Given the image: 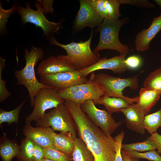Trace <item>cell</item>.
Here are the masks:
<instances>
[{
	"instance_id": "6da1fadb",
	"label": "cell",
	"mask_w": 161,
	"mask_h": 161,
	"mask_svg": "<svg viewBox=\"0 0 161 161\" xmlns=\"http://www.w3.org/2000/svg\"><path fill=\"white\" fill-rule=\"evenodd\" d=\"M64 104L70 113L79 137L85 142L95 161H115L116 143L111 135L106 134L94 124L80 106L71 100Z\"/></svg>"
},
{
	"instance_id": "7a4b0ae2",
	"label": "cell",
	"mask_w": 161,
	"mask_h": 161,
	"mask_svg": "<svg viewBox=\"0 0 161 161\" xmlns=\"http://www.w3.org/2000/svg\"><path fill=\"white\" fill-rule=\"evenodd\" d=\"M24 52L25 66L20 70H15L14 75L17 79V84L23 85L27 88L30 98V105L34 107L37 93L41 89L48 87L38 80L35 70V66L38 61L43 58L44 53L40 47L33 46L31 47L30 51L25 49Z\"/></svg>"
},
{
	"instance_id": "3957f363",
	"label": "cell",
	"mask_w": 161,
	"mask_h": 161,
	"mask_svg": "<svg viewBox=\"0 0 161 161\" xmlns=\"http://www.w3.org/2000/svg\"><path fill=\"white\" fill-rule=\"evenodd\" d=\"M93 34L92 30L87 40L78 42L72 41L66 44L59 43L53 35L49 40V43L50 45L58 46L64 49L76 70H80L93 65L100 59L99 52L92 51L90 48Z\"/></svg>"
},
{
	"instance_id": "277c9868",
	"label": "cell",
	"mask_w": 161,
	"mask_h": 161,
	"mask_svg": "<svg viewBox=\"0 0 161 161\" xmlns=\"http://www.w3.org/2000/svg\"><path fill=\"white\" fill-rule=\"evenodd\" d=\"M128 18H123L117 20L104 19L97 30L100 34L99 42L93 51L106 49L116 50L120 55H126L129 51V47L122 44L119 39L120 29L128 22Z\"/></svg>"
},
{
	"instance_id": "5b68a950",
	"label": "cell",
	"mask_w": 161,
	"mask_h": 161,
	"mask_svg": "<svg viewBox=\"0 0 161 161\" xmlns=\"http://www.w3.org/2000/svg\"><path fill=\"white\" fill-rule=\"evenodd\" d=\"M17 4V2L16 11L20 16L21 24L24 25L27 23H30L41 28L47 39L49 40L54 33L58 32L61 28L64 20L61 19L58 23L48 20L44 16L41 4L38 0L35 4L36 10L31 8L28 1L24 4L25 8Z\"/></svg>"
},
{
	"instance_id": "8992f818",
	"label": "cell",
	"mask_w": 161,
	"mask_h": 161,
	"mask_svg": "<svg viewBox=\"0 0 161 161\" xmlns=\"http://www.w3.org/2000/svg\"><path fill=\"white\" fill-rule=\"evenodd\" d=\"M95 75L92 72L86 83L58 90V92L64 101L71 100L80 106L87 101L97 100L104 93L95 80Z\"/></svg>"
},
{
	"instance_id": "52a82bcc",
	"label": "cell",
	"mask_w": 161,
	"mask_h": 161,
	"mask_svg": "<svg viewBox=\"0 0 161 161\" xmlns=\"http://www.w3.org/2000/svg\"><path fill=\"white\" fill-rule=\"evenodd\" d=\"M35 122L36 126H50L54 131L70 133L76 136L77 131L75 122L64 103L45 113Z\"/></svg>"
},
{
	"instance_id": "ba28073f",
	"label": "cell",
	"mask_w": 161,
	"mask_h": 161,
	"mask_svg": "<svg viewBox=\"0 0 161 161\" xmlns=\"http://www.w3.org/2000/svg\"><path fill=\"white\" fill-rule=\"evenodd\" d=\"M95 80L102 89L104 96L126 98L123 91L127 87L136 90L139 87V79L137 76L122 78L114 77L103 73L95 75Z\"/></svg>"
},
{
	"instance_id": "9c48e42d",
	"label": "cell",
	"mask_w": 161,
	"mask_h": 161,
	"mask_svg": "<svg viewBox=\"0 0 161 161\" xmlns=\"http://www.w3.org/2000/svg\"><path fill=\"white\" fill-rule=\"evenodd\" d=\"M64 102L57 89L49 87L41 89L35 97L33 110L26 118L25 123L36 122L43 116L46 110L56 107Z\"/></svg>"
},
{
	"instance_id": "30bf717a",
	"label": "cell",
	"mask_w": 161,
	"mask_h": 161,
	"mask_svg": "<svg viewBox=\"0 0 161 161\" xmlns=\"http://www.w3.org/2000/svg\"><path fill=\"white\" fill-rule=\"evenodd\" d=\"M80 106L90 120L106 135H111L123 122H116L108 111L97 108L93 100L87 101Z\"/></svg>"
},
{
	"instance_id": "8fae6325",
	"label": "cell",
	"mask_w": 161,
	"mask_h": 161,
	"mask_svg": "<svg viewBox=\"0 0 161 161\" xmlns=\"http://www.w3.org/2000/svg\"><path fill=\"white\" fill-rule=\"evenodd\" d=\"M39 76L41 83L48 87L58 90L86 83L88 80L81 72L77 70Z\"/></svg>"
},
{
	"instance_id": "7c38bea8",
	"label": "cell",
	"mask_w": 161,
	"mask_h": 161,
	"mask_svg": "<svg viewBox=\"0 0 161 161\" xmlns=\"http://www.w3.org/2000/svg\"><path fill=\"white\" fill-rule=\"evenodd\" d=\"M80 8L73 25V32L76 33L86 27H98L103 19L95 10L92 0H80Z\"/></svg>"
},
{
	"instance_id": "4fadbf2b",
	"label": "cell",
	"mask_w": 161,
	"mask_h": 161,
	"mask_svg": "<svg viewBox=\"0 0 161 161\" xmlns=\"http://www.w3.org/2000/svg\"><path fill=\"white\" fill-rule=\"evenodd\" d=\"M76 70L67 55L53 56L42 61L38 64L37 73L40 75H52Z\"/></svg>"
},
{
	"instance_id": "5bb4252c",
	"label": "cell",
	"mask_w": 161,
	"mask_h": 161,
	"mask_svg": "<svg viewBox=\"0 0 161 161\" xmlns=\"http://www.w3.org/2000/svg\"><path fill=\"white\" fill-rule=\"evenodd\" d=\"M23 134L27 138L44 148H53V141L55 134L52 128L32 126L30 123H25L23 128Z\"/></svg>"
},
{
	"instance_id": "9a60e30c",
	"label": "cell",
	"mask_w": 161,
	"mask_h": 161,
	"mask_svg": "<svg viewBox=\"0 0 161 161\" xmlns=\"http://www.w3.org/2000/svg\"><path fill=\"white\" fill-rule=\"evenodd\" d=\"M126 56L120 55L109 58L105 57L93 65L79 71L86 77L95 71L103 69L110 70L115 74L122 73L129 70L124 62Z\"/></svg>"
},
{
	"instance_id": "2e32d148",
	"label": "cell",
	"mask_w": 161,
	"mask_h": 161,
	"mask_svg": "<svg viewBox=\"0 0 161 161\" xmlns=\"http://www.w3.org/2000/svg\"><path fill=\"white\" fill-rule=\"evenodd\" d=\"M161 30V13L154 17L149 27L137 33L134 41L135 49L138 52H143L148 50L151 41Z\"/></svg>"
},
{
	"instance_id": "e0dca14e",
	"label": "cell",
	"mask_w": 161,
	"mask_h": 161,
	"mask_svg": "<svg viewBox=\"0 0 161 161\" xmlns=\"http://www.w3.org/2000/svg\"><path fill=\"white\" fill-rule=\"evenodd\" d=\"M125 117L126 126L130 130L142 135L145 133L144 121L146 115L136 103L121 110Z\"/></svg>"
},
{
	"instance_id": "ac0fdd59",
	"label": "cell",
	"mask_w": 161,
	"mask_h": 161,
	"mask_svg": "<svg viewBox=\"0 0 161 161\" xmlns=\"http://www.w3.org/2000/svg\"><path fill=\"white\" fill-rule=\"evenodd\" d=\"M137 97L126 98L108 97L102 96L97 100L93 101L95 104L103 105L107 111L110 114L120 112L123 109L128 107L136 102Z\"/></svg>"
},
{
	"instance_id": "d6986e66",
	"label": "cell",
	"mask_w": 161,
	"mask_h": 161,
	"mask_svg": "<svg viewBox=\"0 0 161 161\" xmlns=\"http://www.w3.org/2000/svg\"><path fill=\"white\" fill-rule=\"evenodd\" d=\"M94 7L104 19L117 20L121 16L120 12V5L118 0H92Z\"/></svg>"
},
{
	"instance_id": "ffe728a7",
	"label": "cell",
	"mask_w": 161,
	"mask_h": 161,
	"mask_svg": "<svg viewBox=\"0 0 161 161\" xmlns=\"http://www.w3.org/2000/svg\"><path fill=\"white\" fill-rule=\"evenodd\" d=\"M161 95V92L157 90L142 87L136 103L146 115L157 102Z\"/></svg>"
},
{
	"instance_id": "44dd1931",
	"label": "cell",
	"mask_w": 161,
	"mask_h": 161,
	"mask_svg": "<svg viewBox=\"0 0 161 161\" xmlns=\"http://www.w3.org/2000/svg\"><path fill=\"white\" fill-rule=\"evenodd\" d=\"M76 137L70 133L61 132L58 134L55 133L53 141V149L72 157Z\"/></svg>"
},
{
	"instance_id": "7402d4cb",
	"label": "cell",
	"mask_w": 161,
	"mask_h": 161,
	"mask_svg": "<svg viewBox=\"0 0 161 161\" xmlns=\"http://www.w3.org/2000/svg\"><path fill=\"white\" fill-rule=\"evenodd\" d=\"M20 145L15 140L8 138L6 134L0 138V156L1 161H11L17 156L19 151Z\"/></svg>"
},
{
	"instance_id": "603a6c76",
	"label": "cell",
	"mask_w": 161,
	"mask_h": 161,
	"mask_svg": "<svg viewBox=\"0 0 161 161\" xmlns=\"http://www.w3.org/2000/svg\"><path fill=\"white\" fill-rule=\"evenodd\" d=\"M72 157L74 161H95L94 156L81 138L76 137Z\"/></svg>"
},
{
	"instance_id": "cb8c5ba5",
	"label": "cell",
	"mask_w": 161,
	"mask_h": 161,
	"mask_svg": "<svg viewBox=\"0 0 161 161\" xmlns=\"http://www.w3.org/2000/svg\"><path fill=\"white\" fill-rule=\"evenodd\" d=\"M33 142L25 137L20 142L19 152L16 157L17 161H33Z\"/></svg>"
},
{
	"instance_id": "d4e9b609",
	"label": "cell",
	"mask_w": 161,
	"mask_h": 161,
	"mask_svg": "<svg viewBox=\"0 0 161 161\" xmlns=\"http://www.w3.org/2000/svg\"><path fill=\"white\" fill-rule=\"evenodd\" d=\"M121 148L126 151H134L142 152L155 150L157 148L155 143L149 137L142 142L122 144Z\"/></svg>"
},
{
	"instance_id": "484cf974",
	"label": "cell",
	"mask_w": 161,
	"mask_h": 161,
	"mask_svg": "<svg viewBox=\"0 0 161 161\" xmlns=\"http://www.w3.org/2000/svg\"><path fill=\"white\" fill-rule=\"evenodd\" d=\"M144 125L145 129L151 134L157 132V129L161 127V107L155 112L146 115Z\"/></svg>"
},
{
	"instance_id": "4316f807",
	"label": "cell",
	"mask_w": 161,
	"mask_h": 161,
	"mask_svg": "<svg viewBox=\"0 0 161 161\" xmlns=\"http://www.w3.org/2000/svg\"><path fill=\"white\" fill-rule=\"evenodd\" d=\"M26 99L23 101L18 106L10 111H7L0 109V124L7 123L9 124L13 123H18L19 116L20 111L26 102Z\"/></svg>"
},
{
	"instance_id": "83f0119b",
	"label": "cell",
	"mask_w": 161,
	"mask_h": 161,
	"mask_svg": "<svg viewBox=\"0 0 161 161\" xmlns=\"http://www.w3.org/2000/svg\"><path fill=\"white\" fill-rule=\"evenodd\" d=\"M143 87L161 92V67L150 73L144 80Z\"/></svg>"
},
{
	"instance_id": "f1b7e54d",
	"label": "cell",
	"mask_w": 161,
	"mask_h": 161,
	"mask_svg": "<svg viewBox=\"0 0 161 161\" xmlns=\"http://www.w3.org/2000/svg\"><path fill=\"white\" fill-rule=\"evenodd\" d=\"M44 158L55 161H74L69 155L52 148H44Z\"/></svg>"
},
{
	"instance_id": "f546056e",
	"label": "cell",
	"mask_w": 161,
	"mask_h": 161,
	"mask_svg": "<svg viewBox=\"0 0 161 161\" xmlns=\"http://www.w3.org/2000/svg\"><path fill=\"white\" fill-rule=\"evenodd\" d=\"M131 157L139 160L145 159L150 161H161V156L155 150L141 153L134 151H126Z\"/></svg>"
},
{
	"instance_id": "4dcf8cb0",
	"label": "cell",
	"mask_w": 161,
	"mask_h": 161,
	"mask_svg": "<svg viewBox=\"0 0 161 161\" xmlns=\"http://www.w3.org/2000/svg\"><path fill=\"white\" fill-rule=\"evenodd\" d=\"M17 2L14 3L11 8L8 10H4L2 7V4L0 5V32L2 34L6 31V23L7 19L10 15L16 11Z\"/></svg>"
},
{
	"instance_id": "1f68e13d",
	"label": "cell",
	"mask_w": 161,
	"mask_h": 161,
	"mask_svg": "<svg viewBox=\"0 0 161 161\" xmlns=\"http://www.w3.org/2000/svg\"><path fill=\"white\" fill-rule=\"evenodd\" d=\"M5 59L0 57V102L2 103L7 99L11 95V93L6 87L7 82L2 79V73L5 67Z\"/></svg>"
},
{
	"instance_id": "d6a6232c",
	"label": "cell",
	"mask_w": 161,
	"mask_h": 161,
	"mask_svg": "<svg viewBox=\"0 0 161 161\" xmlns=\"http://www.w3.org/2000/svg\"><path fill=\"white\" fill-rule=\"evenodd\" d=\"M121 4H128L145 8H153L155 5L147 0H118Z\"/></svg>"
},
{
	"instance_id": "836d02e7",
	"label": "cell",
	"mask_w": 161,
	"mask_h": 161,
	"mask_svg": "<svg viewBox=\"0 0 161 161\" xmlns=\"http://www.w3.org/2000/svg\"><path fill=\"white\" fill-rule=\"evenodd\" d=\"M124 134V131H122L114 138L116 143L115 161H123L121 155V147Z\"/></svg>"
},
{
	"instance_id": "e575fe53",
	"label": "cell",
	"mask_w": 161,
	"mask_h": 161,
	"mask_svg": "<svg viewBox=\"0 0 161 161\" xmlns=\"http://www.w3.org/2000/svg\"><path fill=\"white\" fill-rule=\"evenodd\" d=\"M124 62L129 70L139 68L140 66L142 61L140 57L133 55L125 59Z\"/></svg>"
},
{
	"instance_id": "d590c367",
	"label": "cell",
	"mask_w": 161,
	"mask_h": 161,
	"mask_svg": "<svg viewBox=\"0 0 161 161\" xmlns=\"http://www.w3.org/2000/svg\"><path fill=\"white\" fill-rule=\"evenodd\" d=\"M33 161H41L44 158V148L33 142Z\"/></svg>"
},
{
	"instance_id": "8d00e7d4",
	"label": "cell",
	"mask_w": 161,
	"mask_h": 161,
	"mask_svg": "<svg viewBox=\"0 0 161 161\" xmlns=\"http://www.w3.org/2000/svg\"><path fill=\"white\" fill-rule=\"evenodd\" d=\"M41 4L44 13L45 14L48 13H53L54 10L52 6L53 0H38Z\"/></svg>"
},
{
	"instance_id": "74e56055",
	"label": "cell",
	"mask_w": 161,
	"mask_h": 161,
	"mask_svg": "<svg viewBox=\"0 0 161 161\" xmlns=\"http://www.w3.org/2000/svg\"><path fill=\"white\" fill-rule=\"evenodd\" d=\"M150 137L156 144L157 152L161 154V135L156 132L151 134Z\"/></svg>"
},
{
	"instance_id": "f35d334b",
	"label": "cell",
	"mask_w": 161,
	"mask_h": 161,
	"mask_svg": "<svg viewBox=\"0 0 161 161\" xmlns=\"http://www.w3.org/2000/svg\"><path fill=\"white\" fill-rule=\"evenodd\" d=\"M121 155L123 161H133L130 156L126 151L122 149Z\"/></svg>"
},
{
	"instance_id": "ab89813d",
	"label": "cell",
	"mask_w": 161,
	"mask_h": 161,
	"mask_svg": "<svg viewBox=\"0 0 161 161\" xmlns=\"http://www.w3.org/2000/svg\"><path fill=\"white\" fill-rule=\"evenodd\" d=\"M155 3L159 5L161 8V0H154Z\"/></svg>"
},
{
	"instance_id": "60d3db41",
	"label": "cell",
	"mask_w": 161,
	"mask_h": 161,
	"mask_svg": "<svg viewBox=\"0 0 161 161\" xmlns=\"http://www.w3.org/2000/svg\"><path fill=\"white\" fill-rule=\"evenodd\" d=\"M41 161H55L46 159L44 158Z\"/></svg>"
},
{
	"instance_id": "b9f144b4",
	"label": "cell",
	"mask_w": 161,
	"mask_h": 161,
	"mask_svg": "<svg viewBox=\"0 0 161 161\" xmlns=\"http://www.w3.org/2000/svg\"><path fill=\"white\" fill-rule=\"evenodd\" d=\"M131 158L133 161H139V160L138 159H135V158H131Z\"/></svg>"
},
{
	"instance_id": "7bdbcfd3",
	"label": "cell",
	"mask_w": 161,
	"mask_h": 161,
	"mask_svg": "<svg viewBox=\"0 0 161 161\" xmlns=\"http://www.w3.org/2000/svg\"><path fill=\"white\" fill-rule=\"evenodd\" d=\"M160 37H161V33L160 35Z\"/></svg>"
}]
</instances>
